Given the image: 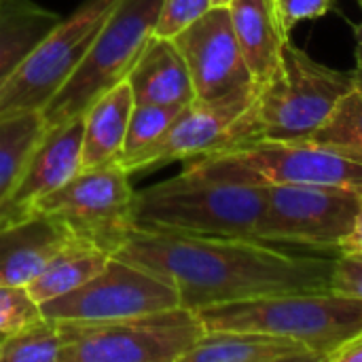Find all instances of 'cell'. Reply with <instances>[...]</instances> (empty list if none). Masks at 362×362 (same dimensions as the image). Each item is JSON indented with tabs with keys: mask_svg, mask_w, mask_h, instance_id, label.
<instances>
[{
	"mask_svg": "<svg viewBox=\"0 0 362 362\" xmlns=\"http://www.w3.org/2000/svg\"><path fill=\"white\" fill-rule=\"evenodd\" d=\"M197 316L206 331H261L297 339L325 362L362 331V299L327 288L210 305Z\"/></svg>",
	"mask_w": 362,
	"mask_h": 362,
	"instance_id": "277c9868",
	"label": "cell"
},
{
	"mask_svg": "<svg viewBox=\"0 0 362 362\" xmlns=\"http://www.w3.org/2000/svg\"><path fill=\"white\" fill-rule=\"evenodd\" d=\"M182 362H322L305 344L261 331H206Z\"/></svg>",
	"mask_w": 362,
	"mask_h": 362,
	"instance_id": "e0dca14e",
	"label": "cell"
},
{
	"mask_svg": "<svg viewBox=\"0 0 362 362\" xmlns=\"http://www.w3.org/2000/svg\"><path fill=\"white\" fill-rule=\"evenodd\" d=\"M259 89L261 83H250L216 100H193L151 148L121 165L129 174L146 172L229 146L235 140L244 117L255 106Z\"/></svg>",
	"mask_w": 362,
	"mask_h": 362,
	"instance_id": "7c38bea8",
	"label": "cell"
},
{
	"mask_svg": "<svg viewBox=\"0 0 362 362\" xmlns=\"http://www.w3.org/2000/svg\"><path fill=\"white\" fill-rule=\"evenodd\" d=\"M62 17L32 0H6L0 8V87L25 62Z\"/></svg>",
	"mask_w": 362,
	"mask_h": 362,
	"instance_id": "44dd1931",
	"label": "cell"
},
{
	"mask_svg": "<svg viewBox=\"0 0 362 362\" xmlns=\"http://www.w3.org/2000/svg\"><path fill=\"white\" fill-rule=\"evenodd\" d=\"M159 8L161 0H117L72 76L42 108L47 129L81 117L95 98L127 78L153 36Z\"/></svg>",
	"mask_w": 362,
	"mask_h": 362,
	"instance_id": "8992f818",
	"label": "cell"
},
{
	"mask_svg": "<svg viewBox=\"0 0 362 362\" xmlns=\"http://www.w3.org/2000/svg\"><path fill=\"white\" fill-rule=\"evenodd\" d=\"M335 0H276L280 21L284 30L291 34V30L301 21L320 19L333 8Z\"/></svg>",
	"mask_w": 362,
	"mask_h": 362,
	"instance_id": "f1b7e54d",
	"label": "cell"
},
{
	"mask_svg": "<svg viewBox=\"0 0 362 362\" xmlns=\"http://www.w3.org/2000/svg\"><path fill=\"white\" fill-rule=\"evenodd\" d=\"M62 362H182L206 333L197 312L172 308L106 322H59Z\"/></svg>",
	"mask_w": 362,
	"mask_h": 362,
	"instance_id": "52a82bcc",
	"label": "cell"
},
{
	"mask_svg": "<svg viewBox=\"0 0 362 362\" xmlns=\"http://www.w3.org/2000/svg\"><path fill=\"white\" fill-rule=\"evenodd\" d=\"M112 257L140 265L178 291L180 305L199 312L210 305L327 291L333 259L295 255L255 238L193 235L129 227Z\"/></svg>",
	"mask_w": 362,
	"mask_h": 362,
	"instance_id": "6da1fadb",
	"label": "cell"
},
{
	"mask_svg": "<svg viewBox=\"0 0 362 362\" xmlns=\"http://www.w3.org/2000/svg\"><path fill=\"white\" fill-rule=\"evenodd\" d=\"M210 8L212 0H161L153 36L174 38Z\"/></svg>",
	"mask_w": 362,
	"mask_h": 362,
	"instance_id": "4316f807",
	"label": "cell"
},
{
	"mask_svg": "<svg viewBox=\"0 0 362 362\" xmlns=\"http://www.w3.org/2000/svg\"><path fill=\"white\" fill-rule=\"evenodd\" d=\"M354 81L356 70L344 72L320 64L288 40L278 68L261 83L259 98L229 146L250 140H312L331 119Z\"/></svg>",
	"mask_w": 362,
	"mask_h": 362,
	"instance_id": "7a4b0ae2",
	"label": "cell"
},
{
	"mask_svg": "<svg viewBox=\"0 0 362 362\" xmlns=\"http://www.w3.org/2000/svg\"><path fill=\"white\" fill-rule=\"evenodd\" d=\"M178 305L180 297L172 282L140 265L110 257L78 288L40 303V312L57 322H106Z\"/></svg>",
	"mask_w": 362,
	"mask_h": 362,
	"instance_id": "30bf717a",
	"label": "cell"
},
{
	"mask_svg": "<svg viewBox=\"0 0 362 362\" xmlns=\"http://www.w3.org/2000/svg\"><path fill=\"white\" fill-rule=\"evenodd\" d=\"M231 2L233 0H212V6H225V8H229Z\"/></svg>",
	"mask_w": 362,
	"mask_h": 362,
	"instance_id": "d6a6232c",
	"label": "cell"
},
{
	"mask_svg": "<svg viewBox=\"0 0 362 362\" xmlns=\"http://www.w3.org/2000/svg\"><path fill=\"white\" fill-rule=\"evenodd\" d=\"M42 318L40 303L25 286H0V337Z\"/></svg>",
	"mask_w": 362,
	"mask_h": 362,
	"instance_id": "484cf974",
	"label": "cell"
},
{
	"mask_svg": "<svg viewBox=\"0 0 362 362\" xmlns=\"http://www.w3.org/2000/svg\"><path fill=\"white\" fill-rule=\"evenodd\" d=\"M341 252H350V255H362V206L354 218V225L350 229V233L344 238L341 246H339V255Z\"/></svg>",
	"mask_w": 362,
	"mask_h": 362,
	"instance_id": "4dcf8cb0",
	"label": "cell"
},
{
	"mask_svg": "<svg viewBox=\"0 0 362 362\" xmlns=\"http://www.w3.org/2000/svg\"><path fill=\"white\" fill-rule=\"evenodd\" d=\"M172 40L187 62L195 100H216L255 83L229 8L212 6Z\"/></svg>",
	"mask_w": 362,
	"mask_h": 362,
	"instance_id": "4fadbf2b",
	"label": "cell"
},
{
	"mask_svg": "<svg viewBox=\"0 0 362 362\" xmlns=\"http://www.w3.org/2000/svg\"><path fill=\"white\" fill-rule=\"evenodd\" d=\"M329 288L339 295L362 299V255L341 252L337 259H333Z\"/></svg>",
	"mask_w": 362,
	"mask_h": 362,
	"instance_id": "83f0119b",
	"label": "cell"
},
{
	"mask_svg": "<svg viewBox=\"0 0 362 362\" xmlns=\"http://www.w3.org/2000/svg\"><path fill=\"white\" fill-rule=\"evenodd\" d=\"M112 257V252L91 238H72L25 288L36 303L62 297L91 280Z\"/></svg>",
	"mask_w": 362,
	"mask_h": 362,
	"instance_id": "ffe728a7",
	"label": "cell"
},
{
	"mask_svg": "<svg viewBox=\"0 0 362 362\" xmlns=\"http://www.w3.org/2000/svg\"><path fill=\"white\" fill-rule=\"evenodd\" d=\"M72 238L66 223L38 212L0 227V286H28Z\"/></svg>",
	"mask_w": 362,
	"mask_h": 362,
	"instance_id": "9a60e30c",
	"label": "cell"
},
{
	"mask_svg": "<svg viewBox=\"0 0 362 362\" xmlns=\"http://www.w3.org/2000/svg\"><path fill=\"white\" fill-rule=\"evenodd\" d=\"M310 142L333 148L362 163V74L356 72L352 89L344 95L331 119L312 136Z\"/></svg>",
	"mask_w": 362,
	"mask_h": 362,
	"instance_id": "603a6c76",
	"label": "cell"
},
{
	"mask_svg": "<svg viewBox=\"0 0 362 362\" xmlns=\"http://www.w3.org/2000/svg\"><path fill=\"white\" fill-rule=\"evenodd\" d=\"M231 23L255 83L267 81L280 64L288 42L276 0H233L229 4Z\"/></svg>",
	"mask_w": 362,
	"mask_h": 362,
	"instance_id": "ac0fdd59",
	"label": "cell"
},
{
	"mask_svg": "<svg viewBox=\"0 0 362 362\" xmlns=\"http://www.w3.org/2000/svg\"><path fill=\"white\" fill-rule=\"evenodd\" d=\"M117 0H85L36 45L0 87V115L42 110L66 85Z\"/></svg>",
	"mask_w": 362,
	"mask_h": 362,
	"instance_id": "9c48e42d",
	"label": "cell"
},
{
	"mask_svg": "<svg viewBox=\"0 0 362 362\" xmlns=\"http://www.w3.org/2000/svg\"><path fill=\"white\" fill-rule=\"evenodd\" d=\"M83 115L45 132L13 191L0 204V227L32 214L34 206L81 170Z\"/></svg>",
	"mask_w": 362,
	"mask_h": 362,
	"instance_id": "5bb4252c",
	"label": "cell"
},
{
	"mask_svg": "<svg viewBox=\"0 0 362 362\" xmlns=\"http://www.w3.org/2000/svg\"><path fill=\"white\" fill-rule=\"evenodd\" d=\"M136 193L129 172L119 161H108L81 168L59 189L45 195L32 212L55 216L74 235L91 238L112 252L119 238L134 227Z\"/></svg>",
	"mask_w": 362,
	"mask_h": 362,
	"instance_id": "8fae6325",
	"label": "cell"
},
{
	"mask_svg": "<svg viewBox=\"0 0 362 362\" xmlns=\"http://www.w3.org/2000/svg\"><path fill=\"white\" fill-rule=\"evenodd\" d=\"M180 172L197 180L250 187L333 185L362 191V163L316 142L250 140L185 161Z\"/></svg>",
	"mask_w": 362,
	"mask_h": 362,
	"instance_id": "5b68a950",
	"label": "cell"
},
{
	"mask_svg": "<svg viewBox=\"0 0 362 362\" xmlns=\"http://www.w3.org/2000/svg\"><path fill=\"white\" fill-rule=\"evenodd\" d=\"M352 32H354V40H356V49H354V57H356V72L362 74V21L361 23H352Z\"/></svg>",
	"mask_w": 362,
	"mask_h": 362,
	"instance_id": "1f68e13d",
	"label": "cell"
},
{
	"mask_svg": "<svg viewBox=\"0 0 362 362\" xmlns=\"http://www.w3.org/2000/svg\"><path fill=\"white\" fill-rule=\"evenodd\" d=\"M361 2H362V0H361Z\"/></svg>",
	"mask_w": 362,
	"mask_h": 362,
	"instance_id": "e575fe53",
	"label": "cell"
},
{
	"mask_svg": "<svg viewBox=\"0 0 362 362\" xmlns=\"http://www.w3.org/2000/svg\"><path fill=\"white\" fill-rule=\"evenodd\" d=\"M4 2H6V0H0V8H2V6H4Z\"/></svg>",
	"mask_w": 362,
	"mask_h": 362,
	"instance_id": "836d02e7",
	"label": "cell"
},
{
	"mask_svg": "<svg viewBox=\"0 0 362 362\" xmlns=\"http://www.w3.org/2000/svg\"><path fill=\"white\" fill-rule=\"evenodd\" d=\"M134 104L187 106L195 100L191 74L172 38L151 36L127 74Z\"/></svg>",
	"mask_w": 362,
	"mask_h": 362,
	"instance_id": "2e32d148",
	"label": "cell"
},
{
	"mask_svg": "<svg viewBox=\"0 0 362 362\" xmlns=\"http://www.w3.org/2000/svg\"><path fill=\"white\" fill-rule=\"evenodd\" d=\"M189 106V104H187ZM185 106H159V104H134L129 125H127V136H125V146L119 163H125L146 148H151L174 123V119L180 115Z\"/></svg>",
	"mask_w": 362,
	"mask_h": 362,
	"instance_id": "d4e9b609",
	"label": "cell"
},
{
	"mask_svg": "<svg viewBox=\"0 0 362 362\" xmlns=\"http://www.w3.org/2000/svg\"><path fill=\"white\" fill-rule=\"evenodd\" d=\"M362 206V191L333 185L267 187L257 240L337 252Z\"/></svg>",
	"mask_w": 362,
	"mask_h": 362,
	"instance_id": "ba28073f",
	"label": "cell"
},
{
	"mask_svg": "<svg viewBox=\"0 0 362 362\" xmlns=\"http://www.w3.org/2000/svg\"><path fill=\"white\" fill-rule=\"evenodd\" d=\"M134 95L127 78L95 98L83 112L81 168L119 161L125 146Z\"/></svg>",
	"mask_w": 362,
	"mask_h": 362,
	"instance_id": "d6986e66",
	"label": "cell"
},
{
	"mask_svg": "<svg viewBox=\"0 0 362 362\" xmlns=\"http://www.w3.org/2000/svg\"><path fill=\"white\" fill-rule=\"evenodd\" d=\"M267 187L197 180L178 174L136 193L134 227L218 238H255Z\"/></svg>",
	"mask_w": 362,
	"mask_h": 362,
	"instance_id": "3957f363",
	"label": "cell"
},
{
	"mask_svg": "<svg viewBox=\"0 0 362 362\" xmlns=\"http://www.w3.org/2000/svg\"><path fill=\"white\" fill-rule=\"evenodd\" d=\"M45 132L42 110L0 115V204L13 191Z\"/></svg>",
	"mask_w": 362,
	"mask_h": 362,
	"instance_id": "7402d4cb",
	"label": "cell"
},
{
	"mask_svg": "<svg viewBox=\"0 0 362 362\" xmlns=\"http://www.w3.org/2000/svg\"><path fill=\"white\" fill-rule=\"evenodd\" d=\"M325 362H362V331L329 352Z\"/></svg>",
	"mask_w": 362,
	"mask_h": 362,
	"instance_id": "f546056e",
	"label": "cell"
},
{
	"mask_svg": "<svg viewBox=\"0 0 362 362\" xmlns=\"http://www.w3.org/2000/svg\"><path fill=\"white\" fill-rule=\"evenodd\" d=\"M62 352L59 322L45 316L0 337V362H62Z\"/></svg>",
	"mask_w": 362,
	"mask_h": 362,
	"instance_id": "cb8c5ba5",
	"label": "cell"
}]
</instances>
